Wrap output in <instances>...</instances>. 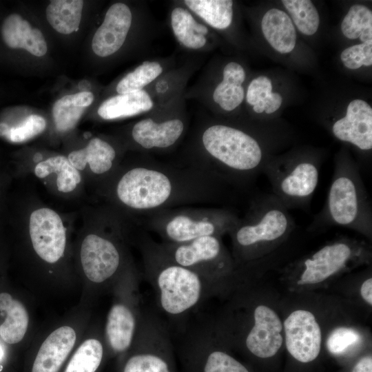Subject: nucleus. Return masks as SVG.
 Listing matches in <instances>:
<instances>
[{"label": "nucleus", "mask_w": 372, "mask_h": 372, "mask_svg": "<svg viewBox=\"0 0 372 372\" xmlns=\"http://www.w3.org/2000/svg\"><path fill=\"white\" fill-rule=\"evenodd\" d=\"M227 185L194 165L176 167L146 163L119 173L111 195L124 208L147 216L180 205L219 201L225 196Z\"/></svg>", "instance_id": "1"}, {"label": "nucleus", "mask_w": 372, "mask_h": 372, "mask_svg": "<svg viewBox=\"0 0 372 372\" xmlns=\"http://www.w3.org/2000/svg\"><path fill=\"white\" fill-rule=\"evenodd\" d=\"M140 247L146 278L154 290L157 304L169 317L186 315L222 285L174 262L147 234Z\"/></svg>", "instance_id": "2"}, {"label": "nucleus", "mask_w": 372, "mask_h": 372, "mask_svg": "<svg viewBox=\"0 0 372 372\" xmlns=\"http://www.w3.org/2000/svg\"><path fill=\"white\" fill-rule=\"evenodd\" d=\"M289 211L272 194L252 199L245 216L229 232L236 267L260 258L290 237L296 223Z\"/></svg>", "instance_id": "3"}, {"label": "nucleus", "mask_w": 372, "mask_h": 372, "mask_svg": "<svg viewBox=\"0 0 372 372\" xmlns=\"http://www.w3.org/2000/svg\"><path fill=\"white\" fill-rule=\"evenodd\" d=\"M333 226L372 237L371 200L358 165L347 156L337 158L327 200L309 225V232Z\"/></svg>", "instance_id": "4"}, {"label": "nucleus", "mask_w": 372, "mask_h": 372, "mask_svg": "<svg viewBox=\"0 0 372 372\" xmlns=\"http://www.w3.org/2000/svg\"><path fill=\"white\" fill-rule=\"evenodd\" d=\"M207 160L198 165L227 183L242 185L254 180L269 158L259 142L243 130L223 124L207 127L201 136Z\"/></svg>", "instance_id": "5"}, {"label": "nucleus", "mask_w": 372, "mask_h": 372, "mask_svg": "<svg viewBox=\"0 0 372 372\" xmlns=\"http://www.w3.org/2000/svg\"><path fill=\"white\" fill-rule=\"evenodd\" d=\"M225 208H169L146 216V227L156 233L162 242L182 244L205 236L222 237L239 220Z\"/></svg>", "instance_id": "6"}, {"label": "nucleus", "mask_w": 372, "mask_h": 372, "mask_svg": "<svg viewBox=\"0 0 372 372\" xmlns=\"http://www.w3.org/2000/svg\"><path fill=\"white\" fill-rule=\"evenodd\" d=\"M369 246L342 236L290 264L285 271L300 287L317 286L358 265L369 263Z\"/></svg>", "instance_id": "7"}, {"label": "nucleus", "mask_w": 372, "mask_h": 372, "mask_svg": "<svg viewBox=\"0 0 372 372\" xmlns=\"http://www.w3.org/2000/svg\"><path fill=\"white\" fill-rule=\"evenodd\" d=\"M320 162L304 156L269 158L262 173L287 209L308 210L320 176Z\"/></svg>", "instance_id": "8"}, {"label": "nucleus", "mask_w": 372, "mask_h": 372, "mask_svg": "<svg viewBox=\"0 0 372 372\" xmlns=\"http://www.w3.org/2000/svg\"><path fill=\"white\" fill-rule=\"evenodd\" d=\"M222 237L205 236L182 244L158 243L174 262L200 273L216 284H223L236 265Z\"/></svg>", "instance_id": "9"}, {"label": "nucleus", "mask_w": 372, "mask_h": 372, "mask_svg": "<svg viewBox=\"0 0 372 372\" xmlns=\"http://www.w3.org/2000/svg\"><path fill=\"white\" fill-rule=\"evenodd\" d=\"M138 336L142 351L132 355L125 363L123 372H172L162 351L169 348V335L164 324L156 317L142 319Z\"/></svg>", "instance_id": "10"}, {"label": "nucleus", "mask_w": 372, "mask_h": 372, "mask_svg": "<svg viewBox=\"0 0 372 372\" xmlns=\"http://www.w3.org/2000/svg\"><path fill=\"white\" fill-rule=\"evenodd\" d=\"M282 324L289 354L302 363L313 361L320 354L322 342L321 328L315 315L307 309H296Z\"/></svg>", "instance_id": "11"}, {"label": "nucleus", "mask_w": 372, "mask_h": 372, "mask_svg": "<svg viewBox=\"0 0 372 372\" xmlns=\"http://www.w3.org/2000/svg\"><path fill=\"white\" fill-rule=\"evenodd\" d=\"M251 322L240 336L246 349L260 358L274 356L284 342L283 324L271 307L259 304L251 311Z\"/></svg>", "instance_id": "12"}, {"label": "nucleus", "mask_w": 372, "mask_h": 372, "mask_svg": "<svg viewBox=\"0 0 372 372\" xmlns=\"http://www.w3.org/2000/svg\"><path fill=\"white\" fill-rule=\"evenodd\" d=\"M29 233L33 248L42 260L54 263L63 256L66 231L55 211L48 207L33 211L29 219Z\"/></svg>", "instance_id": "13"}, {"label": "nucleus", "mask_w": 372, "mask_h": 372, "mask_svg": "<svg viewBox=\"0 0 372 372\" xmlns=\"http://www.w3.org/2000/svg\"><path fill=\"white\" fill-rule=\"evenodd\" d=\"M81 261L86 277L94 283L112 278L121 265V253L114 240L98 234H90L83 240Z\"/></svg>", "instance_id": "14"}, {"label": "nucleus", "mask_w": 372, "mask_h": 372, "mask_svg": "<svg viewBox=\"0 0 372 372\" xmlns=\"http://www.w3.org/2000/svg\"><path fill=\"white\" fill-rule=\"evenodd\" d=\"M332 132L338 140L349 143L362 152L372 149V108L364 101H351L346 115L332 125Z\"/></svg>", "instance_id": "15"}, {"label": "nucleus", "mask_w": 372, "mask_h": 372, "mask_svg": "<svg viewBox=\"0 0 372 372\" xmlns=\"http://www.w3.org/2000/svg\"><path fill=\"white\" fill-rule=\"evenodd\" d=\"M131 23L132 13L127 5L123 3L112 5L92 39L94 52L105 57L118 51L124 43Z\"/></svg>", "instance_id": "16"}, {"label": "nucleus", "mask_w": 372, "mask_h": 372, "mask_svg": "<svg viewBox=\"0 0 372 372\" xmlns=\"http://www.w3.org/2000/svg\"><path fill=\"white\" fill-rule=\"evenodd\" d=\"M183 122L178 118L156 122L148 118L137 122L132 127L133 141L146 150L166 149L173 146L184 131Z\"/></svg>", "instance_id": "17"}, {"label": "nucleus", "mask_w": 372, "mask_h": 372, "mask_svg": "<svg viewBox=\"0 0 372 372\" xmlns=\"http://www.w3.org/2000/svg\"><path fill=\"white\" fill-rule=\"evenodd\" d=\"M75 340L76 333L72 327L63 326L54 330L41 344L32 372H58Z\"/></svg>", "instance_id": "18"}, {"label": "nucleus", "mask_w": 372, "mask_h": 372, "mask_svg": "<svg viewBox=\"0 0 372 372\" xmlns=\"http://www.w3.org/2000/svg\"><path fill=\"white\" fill-rule=\"evenodd\" d=\"M138 328V318L132 307L124 302L112 305L107 318L105 333L108 344L114 351L128 349Z\"/></svg>", "instance_id": "19"}, {"label": "nucleus", "mask_w": 372, "mask_h": 372, "mask_svg": "<svg viewBox=\"0 0 372 372\" xmlns=\"http://www.w3.org/2000/svg\"><path fill=\"white\" fill-rule=\"evenodd\" d=\"M1 34L5 43L10 48L24 49L37 56H42L47 52V44L42 32L33 28L18 14H12L6 18Z\"/></svg>", "instance_id": "20"}, {"label": "nucleus", "mask_w": 372, "mask_h": 372, "mask_svg": "<svg viewBox=\"0 0 372 372\" xmlns=\"http://www.w3.org/2000/svg\"><path fill=\"white\" fill-rule=\"evenodd\" d=\"M116 156V151L109 143L94 138L85 147L72 152L68 158L79 171L88 165L93 174L102 175L113 169Z\"/></svg>", "instance_id": "21"}, {"label": "nucleus", "mask_w": 372, "mask_h": 372, "mask_svg": "<svg viewBox=\"0 0 372 372\" xmlns=\"http://www.w3.org/2000/svg\"><path fill=\"white\" fill-rule=\"evenodd\" d=\"M261 28L271 46L281 54L291 52L296 43V32L290 17L284 11L272 8L263 16Z\"/></svg>", "instance_id": "22"}, {"label": "nucleus", "mask_w": 372, "mask_h": 372, "mask_svg": "<svg viewBox=\"0 0 372 372\" xmlns=\"http://www.w3.org/2000/svg\"><path fill=\"white\" fill-rule=\"evenodd\" d=\"M153 102L143 90L118 94L105 101L98 109V114L105 120L132 116L150 110Z\"/></svg>", "instance_id": "23"}, {"label": "nucleus", "mask_w": 372, "mask_h": 372, "mask_svg": "<svg viewBox=\"0 0 372 372\" xmlns=\"http://www.w3.org/2000/svg\"><path fill=\"white\" fill-rule=\"evenodd\" d=\"M0 311L6 315L0 326V336L8 344H16L24 337L29 322L25 307L8 293H0Z\"/></svg>", "instance_id": "24"}, {"label": "nucleus", "mask_w": 372, "mask_h": 372, "mask_svg": "<svg viewBox=\"0 0 372 372\" xmlns=\"http://www.w3.org/2000/svg\"><path fill=\"white\" fill-rule=\"evenodd\" d=\"M245 79V72L240 64L227 63L223 70V79L214 91V101L225 111L236 109L244 99V89L241 85Z\"/></svg>", "instance_id": "25"}, {"label": "nucleus", "mask_w": 372, "mask_h": 372, "mask_svg": "<svg viewBox=\"0 0 372 372\" xmlns=\"http://www.w3.org/2000/svg\"><path fill=\"white\" fill-rule=\"evenodd\" d=\"M93 100V94L85 91L66 95L59 99L52 108L53 118L57 130L67 132L72 129Z\"/></svg>", "instance_id": "26"}, {"label": "nucleus", "mask_w": 372, "mask_h": 372, "mask_svg": "<svg viewBox=\"0 0 372 372\" xmlns=\"http://www.w3.org/2000/svg\"><path fill=\"white\" fill-rule=\"evenodd\" d=\"M171 25L175 37L184 46L199 49L206 44L207 28L198 23L185 9L176 8L172 10Z\"/></svg>", "instance_id": "27"}, {"label": "nucleus", "mask_w": 372, "mask_h": 372, "mask_svg": "<svg viewBox=\"0 0 372 372\" xmlns=\"http://www.w3.org/2000/svg\"><path fill=\"white\" fill-rule=\"evenodd\" d=\"M83 1H51L46 8L48 23L58 32L69 34L79 27Z\"/></svg>", "instance_id": "28"}, {"label": "nucleus", "mask_w": 372, "mask_h": 372, "mask_svg": "<svg viewBox=\"0 0 372 372\" xmlns=\"http://www.w3.org/2000/svg\"><path fill=\"white\" fill-rule=\"evenodd\" d=\"M53 173L56 174V187L61 192L73 191L81 180L79 171L64 156L50 157L39 162L34 167V174L40 178Z\"/></svg>", "instance_id": "29"}, {"label": "nucleus", "mask_w": 372, "mask_h": 372, "mask_svg": "<svg viewBox=\"0 0 372 372\" xmlns=\"http://www.w3.org/2000/svg\"><path fill=\"white\" fill-rule=\"evenodd\" d=\"M185 3L213 28L225 29L231 23L233 1L231 0H186Z\"/></svg>", "instance_id": "30"}, {"label": "nucleus", "mask_w": 372, "mask_h": 372, "mask_svg": "<svg viewBox=\"0 0 372 372\" xmlns=\"http://www.w3.org/2000/svg\"><path fill=\"white\" fill-rule=\"evenodd\" d=\"M199 329L196 333L207 349L203 372H249L239 361L226 351L214 347L210 328Z\"/></svg>", "instance_id": "31"}, {"label": "nucleus", "mask_w": 372, "mask_h": 372, "mask_svg": "<svg viewBox=\"0 0 372 372\" xmlns=\"http://www.w3.org/2000/svg\"><path fill=\"white\" fill-rule=\"evenodd\" d=\"M341 30L348 39L359 38L362 43L372 41V12L367 7L352 6L342 21Z\"/></svg>", "instance_id": "32"}, {"label": "nucleus", "mask_w": 372, "mask_h": 372, "mask_svg": "<svg viewBox=\"0 0 372 372\" xmlns=\"http://www.w3.org/2000/svg\"><path fill=\"white\" fill-rule=\"evenodd\" d=\"M103 355V347L94 338L84 341L70 359L65 372H96Z\"/></svg>", "instance_id": "33"}, {"label": "nucleus", "mask_w": 372, "mask_h": 372, "mask_svg": "<svg viewBox=\"0 0 372 372\" xmlns=\"http://www.w3.org/2000/svg\"><path fill=\"white\" fill-rule=\"evenodd\" d=\"M282 3L302 33L312 35L316 32L320 24V17L311 1L283 0Z\"/></svg>", "instance_id": "34"}, {"label": "nucleus", "mask_w": 372, "mask_h": 372, "mask_svg": "<svg viewBox=\"0 0 372 372\" xmlns=\"http://www.w3.org/2000/svg\"><path fill=\"white\" fill-rule=\"evenodd\" d=\"M162 72L163 68L158 62L145 61L119 81L116 91L118 94H124L141 90Z\"/></svg>", "instance_id": "35"}, {"label": "nucleus", "mask_w": 372, "mask_h": 372, "mask_svg": "<svg viewBox=\"0 0 372 372\" xmlns=\"http://www.w3.org/2000/svg\"><path fill=\"white\" fill-rule=\"evenodd\" d=\"M362 341L360 332L349 327L340 326L333 329L326 340V347L330 353L341 355Z\"/></svg>", "instance_id": "36"}, {"label": "nucleus", "mask_w": 372, "mask_h": 372, "mask_svg": "<svg viewBox=\"0 0 372 372\" xmlns=\"http://www.w3.org/2000/svg\"><path fill=\"white\" fill-rule=\"evenodd\" d=\"M46 127L45 119L39 115L28 116L19 125L12 127L8 131V137L15 143L27 141L41 134Z\"/></svg>", "instance_id": "37"}, {"label": "nucleus", "mask_w": 372, "mask_h": 372, "mask_svg": "<svg viewBox=\"0 0 372 372\" xmlns=\"http://www.w3.org/2000/svg\"><path fill=\"white\" fill-rule=\"evenodd\" d=\"M344 65L349 69H358L372 65V41L346 48L340 55Z\"/></svg>", "instance_id": "38"}, {"label": "nucleus", "mask_w": 372, "mask_h": 372, "mask_svg": "<svg viewBox=\"0 0 372 372\" xmlns=\"http://www.w3.org/2000/svg\"><path fill=\"white\" fill-rule=\"evenodd\" d=\"M271 90V80L267 76H260L250 83L247 92V102L253 106L259 102H263L272 92Z\"/></svg>", "instance_id": "39"}, {"label": "nucleus", "mask_w": 372, "mask_h": 372, "mask_svg": "<svg viewBox=\"0 0 372 372\" xmlns=\"http://www.w3.org/2000/svg\"><path fill=\"white\" fill-rule=\"evenodd\" d=\"M265 112L267 114L275 112L282 104V96L279 93L271 92L263 101Z\"/></svg>", "instance_id": "40"}, {"label": "nucleus", "mask_w": 372, "mask_h": 372, "mask_svg": "<svg viewBox=\"0 0 372 372\" xmlns=\"http://www.w3.org/2000/svg\"><path fill=\"white\" fill-rule=\"evenodd\" d=\"M360 296L366 302L370 307L372 305V278L368 277L362 283L360 289Z\"/></svg>", "instance_id": "41"}, {"label": "nucleus", "mask_w": 372, "mask_h": 372, "mask_svg": "<svg viewBox=\"0 0 372 372\" xmlns=\"http://www.w3.org/2000/svg\"><path fill=\"white\" fill-rule=\"evenodd\" d=\"M352 372H372V358L366 355L362 358L353 366Z\"/></svg>", "instance_id": "42"}, {"label": "nucleus", "mask_w": 372, "mask_h": 372, "mask_svg": "<svg viewBox=\"0 0 372 372\" xmlns=\"http://www.w3.org/2000/svg\"><path fill=\"white\" fill-rule=\"evenodd\" d=\"M253 110L256 113H258V114L264 112H265L264 102L261 101V102L258 103L255 105H254Z\"/></svg>", "instance_id": "43"}, {"label": "nucleus", "mask_w": 372, "mask_h": 372, "mask_svg": "<svg viewBox=\"0 0 372 372\" xmlns=\"http://www.w3.org/2000/svg\"><path fill=\"white\" fill-rule=\"evenodd\" d=\"M3 356V351L1 346L0 345V360L2 359Z\"/></svg>", "instance_id": "44"}]
</instances>
